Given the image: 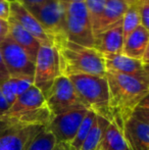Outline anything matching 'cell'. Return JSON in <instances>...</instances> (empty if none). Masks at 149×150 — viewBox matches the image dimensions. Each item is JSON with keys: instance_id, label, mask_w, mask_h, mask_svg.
I'll list each match as a JSON object with an SVG mask.
<instances>
[{"instance_id": "obj_1", "label": "cell", "mask_w": 149, "mask_h": 150, "mask_svg": "<svg viewBox=\"0 0 149 150\" xmlns=\"http://www.w3.org/2000/svg\"><path fill=\"white\" fill-rule=\"evenodd\" d=\"M105 78L109 89V107L113 120L123 129L132 117L140 101L149 93V86L137 78L106 71Z\"/></svg>"}, {"instance_id": "obj_2", "label": "cell", "mask_w": 149, "mask_h": 150, "mask_svg": "<svg viewBox=\"0 0 149 150\" xmlns=\"http://www.w3.org/2000/svg\"><path fill=\"white\" fill-rule=\"evenodd\" d=\"M59 55L61 75H94L104 77L106 74L104 56L95 48L86 47L68 41L66 38L54 40Z\"/></svg>"}, {"instance_id": "obj_3", "label": "cell", "mask_w": 149, "mask_h": 150, "mask_svg": "<svg viewBox=\"0 0 149 150\" xmlns=\"http://www.w3.org/2000/svg\"><path fill=\"white\" fill-rule=\"evenodd\" d=\"M0 117L25 126L47 127L53 117L46 105L43 93L32 85L16 99L8 110Z\"/></svg>"}, {"instance_id": "obj_4", "label": "cell", "mask_w": 149, "mask_h": 150, "mask_svg": "<svg viewBox=\"0 0 149 150\" xmlns=\"http://www.w3.org/2000/svg\"><path fill=\"white\" fill-rule=\"evenodd\" d=\"M71 82L86 108L98 115L113 120V115L109 107V89L105 76L73 75Z\"/></svg>"}, {"instance_id": "obj_5", "label": "cell", "mask_w": 149, "mask_h": 150, "mask_svg": "<svg viewBox=\"0 0 149 150\" xmlns=\"http://www.w3.org/2000/svg\"><path fill=\"white\" fill-rule=\"evenodd\" d=\"M66 39L95 48V36L84 2L66 4Z\"/></svg>"}, {"instance_id": "obj_6", "label": "cell", "mask_w": 149, "mask_h": 150, "mask_svg": "<svg viewBox=\"0 0 149 150\" xmlns=\"http://www.w3.org/2000/svg\"><path fill=\"white\" fill-rule=\"evenodd\" d=\"M45 99L52 117H57L73 110L87 109L78 96L70 78L64 75L59 76L54 81Z\"/></svg>"}, {"instance_id": "obj_7", "label": "cell", "mask_w": 149, "mask_h": 150, "mask_svg": "<svg viewBox=\"0 0 149 150\" xmlns=\"http://www.w3.org/2000/svg\"><path fill=\"white\" fill-rule=\"evenodd\" d=\"M61 76L59 55L54 45H42L35 60L34 86L46 97L54 81Z\"/></svg>"}, {"instance_id": "obj_8", "label": "cell", "mask_w": 149, "mask_h": 150, "mask_svg": "<svg viewBox=\"0 0 149 150\" xmlns=\"http://www.w3.org/2000/svg\"><path fill=\"white\" fill-rule=\"evenodd\" d=\"M0 53L10 78H25L34 81L35 61L9 35L0 44Z\"/></svg>"}, {"instance_id": "obj_9", "label": "cell", "mask_w": 149, "mask_h": 150, "mask_svg": "<svg viewBox=\"0 0 149 150\" xmlns=\"http://www.w3.org/2000/svg\"><path fill=\"white\" fill-rule=\"evenodd\" d=\"M27 9L54 40L66 38V3L61 0H49Z\"/></svg>"}, {"instance_id": "obj_10", "label": "cell", "mask_w": 149, "mask_h": 150, "mask_svg": "<svg viewBox=\"0 0 149 150\" xmlns=\"http://www.w3.org/2000/svg\"><path fill=\"white\" fill-rule=\"evenodd\" d=\"M44 128L25 126L0 117V150H26L32 139Z\"/></svg>"}, {"instance_id": "obj_11", "label": "cell", "mask_w": 149, "mask_h": 150, "mask_svg": "<svg viewBox=\"0 0 149 150\" xmlns=\"http://www.w3.org/2000/svg\"><path fill=\"white\" fill-rule=\"evenodd\" d=\"M89 109H79L53 117L46 129L53 134L57 142L72 143Z\"/></svg>"}, {"instance_id": "obj_12", "label": "cell", "mask_w": 149, "mask_h": 150, "mask_svg": "<svg viewBox=\"0 0 149 150\" xmlns=\"http://www.w3.org/2000/svg\"><path fill=\"white\" fill-rule=\"evenodd\" d=\"M10 18L31 33L42 45H54V39L41 26L37 18L18 1L10 3Z\"/></svg>"}, {"instance_id": "obj_13", "label": "cell", "mask_w": 149, "mask_h": 150, "mask_svg": "<svg viewBox=\"0 0 149 150\" xmlns=\"http://www.w3.org/2000/svg\"><path fill=\"white\" fill-rule=\"evenodd\" d=\"M104 61H105L106 71H117V73L137 78L149 86L148 76L141 60L134 59L121 53L104 56Z\"/></svg>"}, {"instance_id": "obj_14", "label": "cell", "mask_w": 149, "mask_h": 150, "mask_svg": "<svg viewBox=\"0 0 149 150\" xmlns=\"http://www.w3.org/2000/svg\"><path fill=\"white\" fill-rule=\"evenodd\" d=\"M129 150H149V125L131 117L123 125Z\"/></svg>"}, {"instance_id": "obj_15", "label": "cell", "mask_w": 149, "mask_h": 150, "mask_svg": "<svg viewBox=\"0 0 149 150\" xmlns=\"http://www.w3.org/2000/svg\"><path fill=\"white\" fill-rule=\"evenodd\" d=\"M124 35L121 20L95 38V49L103 56L123 53Z\"/></svg>"}, {"instance_id": "obj_16", "label": "cell", "mask_w": 149, "mask_h": 150, "mask_svg": "<svg viewBox=\"0 0 149 150\" xmlns=\"http://www.w3.org/2000/svg\"><path fill=\"white\" fill-rule=\"evenodd\" d=\"M130 4L131 3H129L127 0H107L99 23L94 30L95 38L114 24H117V22H119L123 18Z\"/></svg>"}, {"instance_id": "obj_17", "label": "cell", "mask_w": 149, "mask_h": 150, "mask_svg": "<svg viewBox=\"0 0 149 150\" xmlns=\"http://www.w3.org/2000/svg\"><path fill=\"white\" fill-rule=\"evenodd\" d=\"M8 25H9V37L18 46H20L33 60H36L38 51L42 44L32 34L25 30L13 18H8Z\"/></svg>"}, {"instance_id": "obj_18", "label": "cell", "mask_w": 149, "mask_h": 150, "mask_svg": "<svg viewBox=\"0 0 149 150\" xmlns=\"http://www.w3.org/2000/svg\"><path fill=\"white\" fill-rule=\"evenodd\" d=\"M149 43V32L140 26L131 33L124 42L123 54L134 59L141 60Z\"/></svg>"}, {"instance_id": "obj_19", "label": "cell", "mask_w": 149, "mask_h": 150, "mask_svg": "<svg viewBox=\"0 0 149 150\" xmlns=\"http://www.w3.org/2000/svg\"><path fill=\"white\" fill-rule=\"evenodd\" d=\"M100 150H129L124 136L123 129L112 120L103 135L99 146Z\"/></svg>"}, {"instance_id": "obj_20", "label": "cell", "mask_w": 149, "mask_h": 150, "mask_svg": "<svg viewBox=\"0 0 149 150\" xmlns=\"http://www.w3.org/2000/svg\"><path fill=\"white\" fill-rule=\"evenodd\" d=\"M34 81L25 78H9L7 81L0 84V90L3 94L4 98L11 105L20 95L26 92L32 85Z\"/></svg>"}, {"instance_id": "obj_21", "label": "cell", "mask_w": 149, "mask_h": 150, "mask_svg": "<svg viewBox=\"0 0 149 150\" xmlns=\"http://www.w3.org/2000/svg\"><path fill=\"white\" fill-rule=\"evenodd\" d=\"M110 120L96 115V119L93 127L90 130L87 138L82 144L80 150H97L100 146V143L103 138V135L109 125Z\"/></svg>"}, {"instance_id": "obj_22", "label": "cell", "mask_w": 149, "mask_h": 150, "mask_svg": "<svg viewBox=\"0 0 149 150\" xmlns=\"http://www.w3.org/2000/svg\"><path fill=\"white\" fill-rule=\"evenodd\" d=\"M141 26V18H140L139 8L137 3L130 4L128 9L126 10L123 18H121V28H123L124 42L126 38L133 33L138 27Z\"/></svg>"}, {"instance_id": "obj_23", "label": "cell", "mask_w": 149, "mask_h": 150, "mask_svg": "<svg viewBox=\"0 0 149 150\" xmlns=\"http://www.w3.org/2000/svg\"><path fill=\"white\" fill-rule=\"evenodd\" d=\"M56 143L55 137L45 127L32 139L26 150H52Z\"/></svg>"}, {"instance_id": "obj_24", "label": "cell", "mask_w": 149, "mask_h": 150, "mask_svg": "<svg viewBox=\"0 0 149 150\" xmlns=\"http://www.w3.org/2000/svg\"><path fill=\"white\" fill-rule=\"evenodd\" d=\"M95 119H96V113L92 110L88 111L87 115H86V117H84L83 122H82L81 126H80L79 130H78L75 139L73 140V142L71 143L72 149L80 150L82 144L84 143L85 139L87 138V136H88V134H89L91 128L93 127L94 122H95Z\"/></svg>"}, {"instance_id": "obj_25", "label": "cell", "mask_w": 149, "mask_h": 150, "mask_svg": "<svg viewBox=\"0 0 149 150\" xmlns=\"http://www.w3.org/2000/svg\"><path fill=\"white\" fill-rule=\"evenodd\" d=\"M106 1L107 0H85L84 1L90 22H91V25L93 27V32L97 27L98 23H99L102 12H103L104 7H105Z\"/></svg>"}, {"instance_id": "obj_26", "label": "cell", "mask_w": 149, "mask_h": 150, "mask_svg": "<svg viewBox=\"0 0 149 150\" xmlns=\"http://www.w3.org/2000/svg\"><path fill=\"white\" fill-rule=\"evenodd\" d=\"M139 8L140 18H141V26L144 27L149 32V3L138 1L136 2Z\"/></svg>"}, {"instance_id": "obj_27", "label": "cell", "mask_w": 149, "mask_h": 150, "mask_svg": "<svg viewBox=\"0 0 149 150\" xmlns=\"http://www.w3.org/2000/svg\"><path fill=\"white\" fill-rule=\"evenodd\" d=\"M132 117H136L137 120H142V122H144L149 125V109H147V108L137 107V108L134 110Z\"/></svg>"}, {"instance_id": "obj_28", "label": "cell", "mask_w": 149, "mask_h": 150, "mask_svg": "<svg viewBox=\"0 0 149 150\" xmlns=\"http://www.w3.org/2000/svg\"><path fill=\"white\" fill-rule=\"evenodd\" d=\"M10 18V2L0 0V18L8 21Z\"/></svg>"}, {"instance_id": "obj_29", "label": "cell", "mask_w": 149, "mask_h": 150, "mask_svg": "<svg viewBox=\"0 0 149 150\" xmlns=\"http://www.w3.org/2000/svg\"><path fill=\"white\" fill-rule=\"evenodd\" d=\"M9 35V25L8 21L0 18V44Z\"/></svg>"}, {"instance_id": "obj_30", "label": "cell", "mask_w": 149, "mask_h": 150, "mask_svg": "<svg viewBox=\"0 0 149 150\" xmlns=\"http://www.w3.org/2000/svg\"><path fill=\"white\" fill-rule=\"evenodd\" d=\"M16 1L22 4L23 6H25L26 8H31L41 5V4L45 3V2L49 1V0H16Z\"/></svg>"}, {"instance_id": "obj_31", "label": "cell", "mask_w": 149, "mask_h": 150, "mask_svg": "<svg viewBox=\"0 0 149 150\" xmlns=\"http://www.w3.org/2000/svg\"><path fill=\"white\" fill-rule=\"evenodd\" d=\"M9 78V74H8L7 69H6L5 64H4L3 59H2L1 53H0V84L7 81Z\"/></svg>"}, {"instance_id": "obj_32", "label": "cell", "mask_w": 149, "mask_h": 150, "mask_svg": "<svg viewBox=\"0 0 149 150\" xmlns=\"http://www.w3.org/2000/svg\"><path fill=\"white\" fill-rule=\"evenodd\" d=\"M9 107H10V105L8 104V102L6 101V99L4 98L3 94H2L1 90H0V117L3 115L4 113L8 110Z\"/></svg>"}, {"instance_id": "obj_33", "label": "cell", "mask_w": 149, "mask_h": 150, "mask_svg": "<svg viewBox=\"0 0 149 150\" xmlns=\"http://www.w3.org/2000/svg\"><path fill=\"white\" fill-rule=\"evenodd\" d=\"M71 149H72V146H71L70 143L57 142L55 146H54V148L52 150H71Z\"/></svg>"}, {"instance_id": "obj_34", "label": "cell", "mask_w": 149, "mask_h": 150, "mask_svg": "<svg viewBox=\"0 0 149 150\" xmlns=\"http://www.w3.org/2000/svg\"><path fill=\"white\" fill-rule=\"evenodd\" d=\"M138 107H142V108H147L149 109V93L147 95H146L145 97H144L143 99H142L141 101H140L139 105H138Z\"/></svg>"}, {"instance_id": "obj_35", "label": "cell", "mask_w": 149, "mask_h": 150, "mask_svg": "<svg viewBox=\"0 0 149 150\" xmlns=\"http://www.w3.org/2000/svg\"><path fill=\"white\" fill-rule=\"evenodd\" d=\"M141 61L143 62L144 65H149V43L147 45V48H146L145 52H144V55L142 57Z\"/></svg>"}, {"instance_id": "obj_36", "label": "cell", "mask_w": 149, "mask_h": 150, "mask_svg": "<svg viewBox=\"0 0 149 150\" xmlns=\"http://www.w3.org/2000/svg\"><path fill=\"white\" fill-rule=\"evenodd\" d=\"M64 3L70 4V3H80V2H84L85 0H61Z\"/></svg>"}, {"instance_id": "obj_37", "label": "cell", "mask_w": 149, "mask_h": 150, "mask_svg": "<svg viewBox=\"0 0 149 150\" xmlns=\"http://www.w3.org/2000/svg\"><path fill=\"white\" fill-rule=\"evenodd\" d=\"M144 69H145V71L148 76V79H149V65H144Z\"/></svg>"}, {"instance_id": "obj_38", "label": "cell", "mask_w": 149, "mask_h": 150, "mask_svg": "<svg viewBox=\"0 0 149 150\" xmlns=\"http://www.w3.org/2000/svg\"><path fill=\"white\" fill-rule=\"evenodd\" d=\"M129 3H131V4H133V3H136V2H138L139 0H127Z\"/></svg>"}, {"instance_id": "obj_39", "label": "cell", "mask_w": 149, "mask_h": 150, "mask_svg": "<svg viewBox=\"0 0 149 150\" xmlns=\"http://www.w3.org/2000/svg\"><path fill=\"white\" fill-rule=\"evenodd\" d=\"M141 2H145V3H149V0H139Z\"/></svg>"}, {"instance_id": "obj_40", "label": "cell", "mask_w": 149, "mask_h": 150, "mask_svg": "<svg viewBox=\"0 0 149 150\" xmlns=\"http://www.w3.org/2000/svg\"><path fill=\"white\" fill-rule=\"evenodd\" d=\"M6 1H8V2H10V3H11V2H14V1H16V0H6Z\"/></svg>"}, {"instance_id": "obj_41", "label": "cell", "mask_w": 149, "mask_h": 150, "mask_svg": "<svg viewBox=\"0 0 149 150\" xmlns=\"http://www.w3.org/2000/svg\"><path fill=\"white\" fill-rule=\"evenodd\" d=\"M71 150H74V149H71ZM97 150H98V149H97Z\"/></svg>"}, {"instance_id": "obj_42", "label": "cell", "mask_w": 149, "mask_h": 150, "mask_svg": "<svg viewBox=\"0 0 149 150\" xmlns=\"http://www.w3.org/2000/svg\"><path fill=\"white\" fill-rule=\"evenodd\" d=\"M99 150H100V149H99Z\"/></svg>"}]
</instances>
